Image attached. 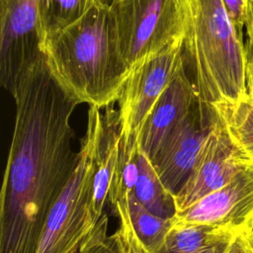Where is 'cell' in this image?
<instances>
[{
    "label": "cell",
    "mask_w": 253,
    "mask_h": 253,
    "mask_svg": "<svg viewBox=\"0 0 253 253\" xmlns=\"http://www.w3.org/2000/svg\"><path fill=\"white\" fill-rule=\"evenodd\" d=\"M103 117L99 108L90 106L75 166L49 210L35 253H80L94 228L89 203Z\"/></svg>",
    "instance_id": "4"
},
{
    "label": "cell",
    "mask_w": 253,
    "mask_h": 253,
    "mask_svg": "<svg viewBox=\"0 0 253 253\" xmlns=\"http://www.w3.org/2000/svg\"><path fill=\"white\" fill-rule=\"evenodd\" d=\"M217 226L235 231L253 229V162L224 186L173 216V227Z\"/></svg>",
    "instance_id": "9"
},
{
    "label": "cell",
    "mask_w": 253,
    "mask_h": 253,
    "mask_svg": "<svg viewBox=\"0 0 253 253\" xmlns=\"http://www.w3.org/2000/svg\"><path fill=\"white\" fill-rule=\"evenodd\" d=\"M133 196L156 215L173 217L177 212L175 195L162 183L154 164L141 148L138 156V174Z\"/></svg>",
    "instance_id": "14"
},
{
    "label": "cell",
    "mask_w": 253,
    "mask_h": 253,
    "mask_svg": "<svg viewBox=\"0 0 253 253\" xmlns=\"http://www.w3.org/2000/svg\"><path fill=\"white\" fill-rule=\"evenodd\" d=\"M120 224L117 232L121 238L124 253H151L137 236L130 220L129 212L118 216Z\"/></svg>",
    "instance_id": "18"
},
{
    "label": "cell",
    "mask_w": 253,
    "mask_h": 253,
    "mask_svg": "<svg viewBox=\"0 0 253 253\" xmlns=\"http://www.w3.org/2000/svg\"><path fill=\"white\" fill-rule=\"evenodd\" d=\"M222 2L237 34L242 38L246 22L247 0H222Z\"/></svg>",
    "instance_id": "20"
},
{
    "label": "cell",
    "mask_w": 253,
    "mask_h": 253,
    "mask_svg": "<svg viewBox=\"0 0 253 253\" xmlns=\"http://www.w3.org/2000/svg\"><path fill=\"white\" fill-rule=\"evenodd\" d=\"M213 109L200 101L166 139L152 163L165 187L176 195L189 178L211 129Z\"/></svg>",
    "instance_id": "10"
},
{
    "label": "cell",
    "mask_w": 253,
    "mask_h": 253,
    "mask_svg": "<svg viewBox=\"0 0 253 253\" xmlns=\"http://www.w3.org/2000/svg\"><path fill=\"white\" fill-rule=\"evenodd\" d=\"M245 73L247 91L253 98V42L248 39L245 42Z\"/></svg>",
    "instance_id": "21"
},
{
    "label": "cell",
    "mask_w": 253,
    "mask_h": 253,
    "mask_svg": "<svg viewBox=\"0 0 253 253\" xmlns=\"http://www.w3.org/2000/svg\"><path fill=\"white\" fill-rule=\"evenodd\" d=\"M245 29L248 40L253 42V0H247Z\"/></svg>",
    "instance_id": "22"
},
{
    "label": "cell",
    "mask_w": 253,
    "mask_h": 253,
    "mask_svg": "<svg viewBox=\"0 0 253 253\" xmlns=\"http://www.w3.org/2000/svg\"><path fill=\"white\" fill-rule=\"evenodd\" d=\"M198 102L195 84L184 67L161 95L140 131L139 146L151 161Z\"/></svg>",
    "instance_id": "11"
},
{
    "label": "cell",
    "mask_w": 253,
    "mask_h": 253,
    "mask_svg": "<svg viewBox=\"0 0 253 253\" xmlns=\"http://www.w3.org/2000/svg\"><path fill=\"white\" fill-rule=\"evenodd\" d=\"M53 77L80 103L97 108L118 101L130 74L120 52L108 3L97 0L78 21L42 45Z\"/></svg>",
    "instance_id": "2"
},
{
    "label": "cell",
    "mask_w": 253,
    "mask_h": 253,
    "mask_svg": "<svg viewBox=\"0 0 253 253\" xmlns=\"http://www.w3.org/2000/svg\"><path fill=\"white\" fill-rule=\"evenodd\" d=\"M102 1H104V2H105V1H107V0H102Z\"/></svg>",
    "instance_id": "23"
},
{
    "label": "cell",
    "mask_w": 253,
    "mask_h": 253,
    "mask_svg": "<svg viewBox=\"0 0 253 253\" xmlns=\"http://www.w3.org/2000/svg\"><path fill=\"white\" fill-rule=\"evenodd\" d=\"M129 216L133 228L151 253H162L173 228V217H162L149 211L134 196L129 200Z\"/></svg>",
    "instance_id": "16"
},
{
    "label": "cell",
    "mask_w": 253,
    "mask_h": 253,
    "mask_svg": "<svg viewBox=\"0 0 253 253\" xmlns=\"http://www.w3.org/2000/svg\"><path fill=\"white\" fill-rule=\"evenodd\" d=\"M234 143L253 162V98L246 94L234 102L211 106Z\"/></svg>",
    "instance_id": "15"
},
{
    "label": "cell",
    "mask_w": 253,
    "mask_h": 253,
    "mask_svg": "<svg viewBox=\"0 0 253 253\" xmlns=\"http://www.w3.org/2000/svg\"><path fill=\"white\" fill-rule=\"evenodd\" d=\"M186 62L192 68L200 104L211 108L248 94L245 43L222 0H182Z\"/></svg>",
    "instance_id": "3"
},
{
    "label": "cell",
    "mask_w": 253,
    "mask_h": 253,
    "mask_svg": "<svg viewBox=\"0 0 253 253\" xmlns=\"http://www.w3.org/2000/svg\"><path fill=\"white\" fill-rule=\"evenodd\" d=\"M44 58L37 0H0V82L11 94Z\"/></svg>",
    "instance_id": "7"
},
{
    "label": "cell",
    "mask_w": 253,
    "mask_h": 253,
    "mask_svg": "<svg viewBox=\"0 0 253 253\" xmlns=\"http://www.w3.org/2000/svg\"><path fill=\"white\" fill-rule=\"evenodd\" d=\"M249 162L213 110L211 129L196 164L186 183L175 195L177 212L224 186Z\"/></svg>",
    "instance_id": "8"
},
{
    "label": "cell",
    "mask_w": 253,
    "mask_h": 253,
    "mask_svg": "<svg viewBox=\"0 0 253 253\" xmlns=\"http://www.w3.org/2000/svg\"><path fill=\"white\" fill-rule=\"evenodd\" d=\"M235 232L208 225L173 227L162 253H220Z\"/></svg>",
    "instance_id": "13"
},
{
    "label": "cell",
    "mask_w": 253,
    "mask_h": 253,
    "mask_svg": "<svg viewBox=\"0 0 253 253\" xmlns=\"http://www.w3.org/2000/svg\"><path fill=\"white\" fill-rule=\"evenodd\" d=\"M107 228L108 216L104 214L84 240L80 253H124L118 232L109 235Z\"/></svg>",
    "instance_id": "17"
},
{
    "label": "cell",
    "mask_w": 253,
    "mask_h": 253,
    "mask_svg": "<svg viewBox=\"0 0 253 253\" xmlns=\"http://www.w3.org/2000/svg\"><path fill=\"white\" fill-rule=\"evenodd\" d=\"M220 253H253V229L236 231Z\"/></svg>",
    "instance_id": "19"
},
{
    "label": "cell",
    "mask_w": 253,
    "mask_h": 253,
    "mask_svg": "<svg viewBox=\"0 0 253 253\" xmlns=\"http://www.w3.org/2000/svg\"><path fill=\"white\" fill-rule=\"evenodd\" d=\"M105 2L110 8L120 52L130 72L145 60L184 40L182 0Z\"/></svg>",
    "instance_id": "5"
},
{
    "label": "cell",
    "mask_w": 253,
    "mask_h": 253,
    "mask_svg": "<svg viewBox=\"0 0 253 253\" xmlns=\"http://www.w3.org/2000/svg\"><path fill=\"white\" fill-rule=\"evenodd\" d=\"M12 96L16 119L0 195V253H35L77 160L70 118L80 102L53 77L45 58Z\"/></svg>",
    "instance_id": "1"
},
{
    "label": "cell",
    "mask_w": 253,
    "mask_h": 253,
    "mask_svg": "<svg viewBox=\"0 0 253 253\" xmlns=\"http://www.w3.org/2000/svg\"><path fill=\"white\" fill-rule=\"evenodd\" d=\"M185 64L183 42H179L130 72L118 99L121 139L139 141L140 131L151 111Z\"/></svg>",
    "instance_id": "6"
},
{
    "label": "cell",
    "mask_w": 253,
    "mask_h": 253,
    "mask_svg": "<svg viewBox=\"0 0 253 253\" xmlns=\"http://www.w3.org/2000/svg\"><path fill=\"white\" fill-rule=\"evenodd\" d=\"M120 140L117 112L109 106L103 117L89 203V213L93 227L105 214L104 208L108 201L111 183L117 167Z\"/></svg>",
    "instance_id": "12"
}]
</instances>
